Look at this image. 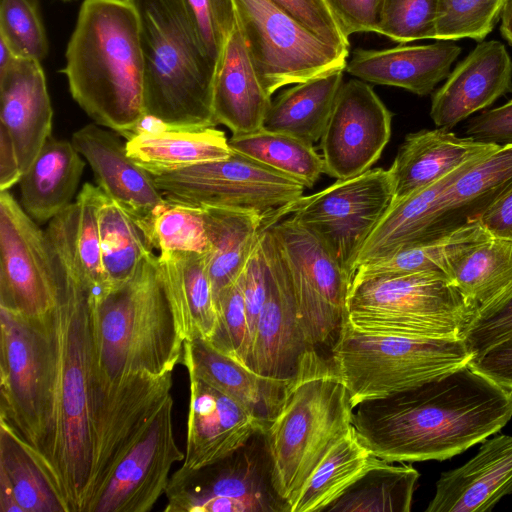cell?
Wrapping results in <instances>:
<instances>
[{"label": "cell", "mask_w": 512, "mask_h": 512, "mask_svg": "<svg viewBox=\"0 0 512 512\" xmlns=\"http://www.w3.org/2000/svg\"><path fill=\"white\" fill-rule=\"evenodd\" d=\"M128 1L139 19L146 116L170 129L218 125L213 112L217 64L205 51L183 1Z\"/></svg>", "instance_id": "cell-5"}, {"label": "cell", "mask_w": 512, "mask_h": 512, "mask_svg": "<svg viewBox=\"0 0 512 512\" xmlns=\"http://www.w3.org/2000/svg\"><path fill=\"white\" fill-rule=\"evenodd\" d=\"M170 395L107 481L86 512H148L165 494L170 470L185 454L176 444Z\"/></svg>", "instance_id": "cell-17"}, {"label": "cell", "mask_w": 512, "mask_h": 512, "mask_svg": "<svg viewBox=\"0 0 512 512\" xmlns=\"http://www.w3.org/2000/svg\"><path fill=\"white\" fill-rule=\"evenodd\" d=\"M384 0H325L343 33H377Z\"/></svg>", "instance_id": "cell-53"}, {"label": "cell", "mask_w": 512, "mask_h": 512, "mask_svg": "<svg viewBox=\"0 0 512 512\" xmlns=\"http://www.w3.org/2000/svg\"><path fill=\"white\" fill-rule=\"evenodd\" d=\"M479 222L491 236L512 240V189L490 206Z\"/></svg>", "instance_id": "cell-56"}, {"label": "cell", "mask_w": 512, "mask_h": 512, "mask_svg": "<svg viewBox=\"0 0 512 512\" xmlns=\"http://www.w3.org/2000/svg\"><path fill=\"white\" fill-rule=\"evenodd\" d=\"M505 1L438 0L434 40L483 41L501 18Z\"/></svg>", "instance_id": "cell-44"}, {"label": "cell", "mask_w": 512, "mask_h": 512, "mask_svg": "<svg viewBox=\"0 0 512 512\" xmlns=\"http://www.w3.org/2000/svg\"><path fill=\"white\" fill-rule=\"evenodd\" d=\"M330 352L353 408L442 377L473 360L462 338L370 333L346 322Z\"/></svg>", "instance_id": "cell-7"}, {"label": "cell", "mask_w": 512, "mask_h": 512, "mask_svg": "<svg viewBox=\"0 0 512 512\" xmlns=\"http://www.w3.org/2000/svg\"><path fill=\"white\" fill-rule=\"evenodd\" d=\"M46 315L26 318L0 308V418L42 461L52 407V347Z\"/></svg>", "instance_id": "cell-9"}, {"label": "cell", "mask_w": 512, "mask_h": 512, "mask_svg": "<svg viewBox=\"0 0 512 512\" xmlns=\"http://www.w3.org/2000/svg\"><path fill=\"white\" fill-rule=\"evenodd\" d=\"M16 58L11 49L0 40V74L6 71Z\"/></svg>", "instance_id": "cell-60"}, {"label": "cell", "mask_w": 512, "mask_h": 512, "mask_svg": "<svg viewBox=\"0 0 512 512\" xmlns=\"http://www.w3.org/2000/svg\"><path fill=\"white\" fill-rule=\"evenodd\" d=\"M511 338L512 298L493 310L476 315L462 337L473 360Z\"/></svg>", "instance_id": "cell-51"}, {"label": "cell", "mask_w": 512, "mask_h": 512, "mask_svg": "<svg viewBox=\"0 0 512 512\" xmlns=\"http://www.w3.org/2000/svg\"><path fill=\"white\" fill-rule=\"evenodd\" d=\"M98 220L102 265L108 290L130 279L152 248L140 226L103 192Z\"/></svg>", "instance_id": "cell-41"}, {"label": "cell", "mask_w": 512, "mask_h": 512, "mask_svg": "<svg viewBox=\"0 0 512 512\" xmlns=\"http://www.w3.org/2000/svg\"><path fill=\"white\" fill-rule=\"evenodd\" d=\"M343 84V70L294 84L272 101L262 129L313 145L324 133Z\"/></svg>", "instance_id": "cell-34"}, {"label": "cell", "mask_w": 512, "mask_h": 512, "mask_svg": "<svg viewBox=\"0 0 512 512\" xmlns=\"http://www.w3.org/2000/svg\"><path fill=\"white\" fill-rule=\"evenodd\" d=\"M154 181L172 203L249 210L262 215L270 227L287 215L305 188L293 178L234 150L226 159L154 176Z\"/></svg>", "instance_id": "cell-10"}, {"label": "cell", "mask_w": 512, "mask_h": 512, "mask_svg": "<svg viewBox=\"0 0 512 512\" xmlns=\"http://www.w3.org/2000/svg\"><path fill=\"white\" fill-rule=\"evenodd\" d=\"M261 244L268 292L250 342L246 365L266 377L290 379L305 352L314 348L305 337L289 271L270 227L262 232Z\"/></svg>", "instance_id": "cell-19"}, {"label": "cell", "mask_w": 512, "mask_h": 512, "mask_svg": "<svg viewBox=\"0 0 512 512\" xmlns=\"http://www.w3.org/2000/svg\"><path fill=\"white\" fill-rule=\"evenodd\" d=\"M62 1H64V2H70V1H74V0H62Z\"/></svg>", "instance_id": "cell-61"}, {"label": "cell", "mask_w": 512, "mask_h": 512, "mask_svg": "<svg viewBox=\"0 0 512 512\" xmlns=\"http://www.w3.org/2000/svg\"><path fill=\"white\" fill-rule=\"evenodd\" d=\"M0 512H22L10 481L3 470L0 469Z\"/></svg>", "instance_id": "cell-58"}, {"label": "cell", "mask_w": 512, "mask_h": 512, "mask_svg": "<svg viewBox=\"0 0 512 512\" xmlns=\"http://www.w3.org/2000/svg\"><path fill=\"white\" fill-rule=\"evenodd\" d=\"M71 142L89 163L102 192L140 228L169 203L154 176L134 162L125 144L100 125H85L73 133Z\"/></svg>", "instance_id": "cell-20"}, {"label": "cell", "mask_w": 512, "mask_h": 512, "mask_svg": "<svg viewBox=\"0 0 512 512\" xmlns=\"http://www.w3.org/2000/svg\"><path fill=\"white\" fill-rule=\"evenodd\" d=\"M18 157L10 137L0 130V189L9 190L22 178Z\"/></svg>", "instance_id": "cell-57"}, {"label": "cell", "mask_w": 512, "mask_h": 512, "mask_svg": "<svg viewBox=\"0 0 512 512\" xmlns=\"http://www.w3.org/2000/svg\"><path fill=\"white\" fill-rule=\"evenodd\" d=\"M438 0H384L377 34L405 44L435 38Z\"/></svg>", "instance_id": "cell-48"}, {"label": "cell", "mask_w": 512, "mask_h": 512, "mask_svg": "<svg viewBox=\"0 0 512 512\" xmlns=\"http://www.w3.org/2000/svg\"><path fill=\"white\" fill-rule=\"evenodd\" d=\"M309 31L338 51L349 55V38L343 33L325 0H270Z\"/></svg>", "instance_id": "cell-50"}, {"label": "cell", "mask_w": 512, "mask_h": 512, "mask_svg": "<svg viewBox=\"0 0 512 512\" xmlns=\"http://www.w3.org/2000/svg\"><path fill=\"white\" fill-rule=\"evenodd\" d=\"M190 396L183 466L200 469L235 452L267 424L239 402L189 375Z\"/></svg>", "instance_id": "cell-21"}, {"label": "cell", "mask_w": 512, "mask_h": 512, "mask_svg": "<svg viewBox=\"0 0 512 512\" xmlns=\"http://www.w3.org/2000/svg\"><path fill=\"white\" fill-rule=\"evenodd\" d=\"M381 458L324 512H409L419 472Z\"/></svg>", "instance_id": "cell-40"}, {"label": "cell", "mask_w": 512, "mask_h": 512, "mask_svg": "<svg viewBox=\"0 0 512 512\" xmlns=\"http://www.w3.org/2000/svg\"><path fill=\"white\" fill-rule=\"evenodd\" d=\"M378 459L352 428L326 453L290 504L289 512H324Z\"/></svg>", "instance_id": "cell-39"}, {"label": "cell", "mask_w": 512, "mask_h": 512, "mask_svg": "<svg viewBox=\"0 0 512 512\" xmlns=\"http://www.w3.org/2000/svg\"><path fill=\"white\" fill-rule=\"evenodd\" d=\"M75 213L48 222L56 299L46 315L52 347V407L43 462L69 512H84L92 463L89 418L91 304L96 295L75 246Z\"/></svg>", "instance_id": "cell-1"}, {"label": "cell", "mask_w": 512, "mask_h": 512, "mask_svg": "<svg viewBox=\"0 0 512 512\" xmlns=\"http://www.w3.org/2000/svg\"><path fill=\"white\" fill-rule=\"evenodd\" d=\"M159 265L181 317L186 340H209L217 324L205 253L160 252Z\"/></svg>", "instance_id": "cell-36"}, {"label": "cell", "mask_w": 512, "mask_h": 512, "mask_svg": "<svg viewBox=\"0 0 512 512\" xmlns=\"http://www.w3.org/2000/svg\"><path fill=\"white\" fill-rule=\"evenodd\" d=\"M237 26L265 91L344 70L348 55L325 43L270 0H233Z\"/></svg>", "instance_id": "cell-11"}, {"label": "cell", "mask_w": 512, "mask_h": 512, "mask_svg": "<svg viewBox=\"0 0 512 512\" xmlns=\"http://www.w3.org/2000/svg\"><path fill=\"white\" fill-rule=\"evenodd\" d=\"M460 53L461 48L449 41L382 50L357 49L345 70L365 82L395 86L425 96L448 77Z\"/></svg>", "instance_id": "cell-26"}, {"label": "cell", "mask_w": 512, "mask_h": 512, "mask_svg": "<svg viewBox=\"0 0 512 512\" xmlns=\"http://www.w3.org/2000/svg\"><path fill=\"white\" fill-rule=\"evenodd\" d=\"M172 384V373L162 376L135 373L116 383H104L91 376L92 463L84 512L116 464L171 395Z\"/></svg>", "instance_id": "cell-15"}, {"label": "cell", "mask_w": 512, "mask_h": 512, "mask_svg": "<svg viewBox=\"0 0 512 512\" xmlns=\"http://www.w3.org/2000/svg\"><path fill=\"white\" fill-rule=\"evenodd\" d=\"M470 365L512 391V338L472 360Z\"/></svg>", "instance_id": "cell-55"}, {"label": "cell", "mask_w": 512, "mask_h": 512, "mask_svg": "<svg viewBox=\"0 0 512 512\" xmlns=\"http://www.w3.org/2000/svg\"><path fill=\"white\" fill-rule=\"evenodd\" d=\"M466 134L485 143L512 144V99L471 119Z\"/></svg>", "instance_id": "cell-54"}, {"label": "cell", "mask_w": 512, "mask_h": 512, "mask_svg": "<svg viewBox=\"0 0 512 512\" xmlns=\"http://www.w3.org/2000/svg\"><path fill=\"white\" fill-rule=\"evenodd\" d=\"M56 280L46 232L9 190L0 193V308L40 318L55 305Z\"/></svg>", "instance_id": "cell-16"}, {"label": "cell", "mask_w": 512, "mask_h": 512, "mask_svg": "<svg viewBox=\"0 0 512 512\" xmlns=\"http://www.w3.org/2000/svg\"><path fill=\"white\" fill-rule=\"evenodd\" d=\"M512 391L470 363L442 377L353 408L363 445L388 462L446 460L499 432Z\"/></svg>", "instance_id": "cell-2"}, {"label": "cell", "mask_w": 512, "mask_h": 512, "mask_svg": "<svg viewBox=\"0 0 512 512\" xmlns=\"http://www.w3.org/2000/svg\"><path fill=\"white\" fill-rule=\"evenodd\" d=\"M392 198L389 169L377 167L300 197L287 215L317 236L353 280L357 255Z\"/></svg>", "instance_id": "cell-14"}, {"label": "cell", "mask_w": 512, "mask_h": 512, "mask_svg": "<svg viewBox=\"0 0 512 512\" xmlns=\"http://www.w3.org/2000/svg\"><path fill=\"white\" fill-rule=\"evenodd\" d=\"M512 92V59L500 41H481L433 94L430 116L451 129Z\"/></svg>", "instance_id": "cell-22"}, {"label": "cell", "mask_w": 512, "mask_h": 512, "mask_svg": "<svg viewBox=\"0 0 512 512\" xmlns=\"http://www.w3.org/2000/svg\"><path fill=\"white\" fill-rule=\"evenodd\" d=\"M230 148L244 154L311 188L325 173L323 157L313 145L295 137L260 129L246 134H233Z\"/></svg>", "instance_id": "cell-42"}, {"label": "cell", "mask_w": 512, "mask_h": 512, "mask_svg": "<svg viewBox=\"0 0 512 512\" xmlns=\"http://www.w3.org/2000/svg\"><path fill=\"white\" fill-rule=\"evenodd\" d=\"M474 308L440 272L352 281L345 322L354 329L424 338H462Z\"/></svg>", "instance_id": "cell-8"}, {"label": "cell", "mask_w": 512, "mask_h": 512, "mask_svg": "<svg viewBox=\"0 0 512 512\" xmlns=\"http://www.w3.org/2000/svg\"><path fill=\"white\" fill-rule=\"evenodd\" d=\"M500 31L502 36L512 45V0H506L501 14Z\"/></svg>", "instance_id": "cell-59"}, {"label": "cell", "mask_w": 512, "mask_h": 512, "mask_svg": "<svg viewBox=\"0 0 512 512\" xmlns=\"http://www.w3.org/2000/svg\"><path fill=\"white\" fill-rule=\"evenodd\" d=\"M101 195L102 191L98 186L85 183L75 201V246L96 295L107 289L102 265L98 220Z\"/></svg>", "instance_id": "cell-46"}, {"label": "cell", "mask_w": 512, "mask_h": 512, "mask_svg": "<svg viewBox=\"0 0 512 512\" xmlns=\"http://www.w3.org/2000/svg\"><path fill=\"white\" fill-rule=\"evenodd\" d=\"M260 431L229 456L200 469L183 465L169 479L165 512H289L272 481Z\"/></svg>", "instance_id": "cell-12"}, {"label": "cell", "mask_w": 512, "mask_h": 512, "mask_svg": "<svg viewBox=\"0 0 512 512\" xmlns=\"http://www.w3.org/2000/svg\"><path fill=\"white\" fill-rule=\"evenodd\" d=\"M451 279L475 316L501 306L512 298V240L491 236L478 244L454 266Z\"/></svg>", "instance_id": "cell-37"}, {"label": "cell", "mask_w": 512, "mask_h": 512, "mask_svg": "<svg viewBox=\"0 0 512 512\" xmlns=\"http://www.w3.org/2000/svg\"><path fill=\"white\" fill-rule=\"evenodd\" d=\"M285 259L310 347L329 349L346 320L352 277L323 242L293 217L270 227Z\"/></svg>", "instance_id": "cell-13"}, {"label": "cell", "mask_w": 512, "mask_h": 512, "mask_svg": "<svg viewBox=\"0 0 512 512\" xmlns=\"http://www.w3.org/2000/svg\"><path fill=\"white\" fill-rule=\"evenodd\" d=\"M271 102V96L263 88L236 26L226 42L215 74V119L233 134L255 132L262 129Z\"/></svg>", "instance_id": "cell-29"}, {"label": "cell", "mask_w": 512, "mask_h": 512, "mask_svg": "<svg viewBox=\"0 0 512 512\" xmlns=\"http://www.w3.org/2000/svg\"><path fill=\"white\" fill-rule=\"evenodd\" d=\"M511 189L512 144L499 145L444 190L439 217L441 232L479 221Z\"/></svg>", "instance_id": "cell-33"}, {"label": "cell", "mask_w": 512, "mask_h": 512, "mask_svg": "<svg viewBox=\"0 0 512 512\" xmlns=\"http://www.w3.org/2000/svg\"><path fill=\"white\" fill-rule=\"evenodd\" d=\"M488 154L463 164L455 171L409 197L397 203H391L361 247L355 261V271L362 263L446 234L442 233L439 228L444 190Z\"/></svg>", "instance_id": "cell-28"}, {"label": "cell", "mask_w": 512, "mask_h": 512, "mask_svg": "<svg viewBox=\"0 0 512 512\" xmlns=\"http://www.w3.org/2000/svg\"><path fill=\"white\" fill-rule=\"evenodd\" d=\"M0 469L7 475L22 512H69L38 452L0 418Z\"/></svg>", "instance_id": "cell-38"}, {"label": "cell", "mask_w": 512, "mask_h": 512, "mask_svg": "<svg viewBox=\"0 0 512 512\" xmlns=\"http://www.w3.org/2000/svg\"><path fill=\"white\" fill-rule=\"evenodd\" d=\"M207 235L205 258L214 297L240 277L262 232L269 228L260 214L231 207L203 206Z\"/></svg>", "instance_id": "cell-31"}, {"label": "cell", "mask_w": 512, "mask_h": 512, "mask_svg": "<svg viewBox=\"0 0 512 512\" xmlns=\"http://www.w3.org/2000/svg\"><path fill=\"white\" fill-rule=\"evenodd\" d=\"M490 237L479 221L471 222L431 241L362 263L353 281L421 272H440L451 279L454 266Z\"/></svg>", "instance_id": "cell-35"}, {"label": "cell", "mask_w": 512, "mask_h": 512, "mask_svg": "<svg viewBox=\"0 0 512 512\" xmlns=\"http://www.w3.org/2000/svg\"><path fill=\"white\" fill-rule=\"evenodd\" d=\"M53 109L39 60L17 57L0 74V130L11 139L22 175L51 137Z\"/></svg>", "instance_id": "cell-23"}, {"label": "cell", "mask_w": 512, "mask_h": 512, "mask_svg": "<svg viewBox=\"0 0 512 512\" xmlns=\"http://www.w3.org/2000/svg\"><path fill=\"white\" fill-rule=\"evenodd\" d=\"M90 329L91 374L99 381L172 373L186 337L158 256L149 253L130 279L94 295Z\"/></svg>", "instance_id": "cell-4"}, {"label": "cell", "mask_w": 512, "mask_h": 512, "mask_svg": "<svg viewBox=\"0 0 512 512\" xmlns=\"http://www.w3.org/2000/svg\"><path fill=\"white\" fill-rule=\"evenodd\" d=\"M348 389L331 358L309 349L264 435L278 496L290 504L326 453L352 428Z\"/></svg>", "instance_id": "cell-6"}, {"label": "cell", "mask_w": 512, "mask_h": 512, "mask_svg": "<svg viewBox=\"0 0 512 512\" xmlns=\"http://www.w3.org/2000/svg\"><path fill=\"white\" fill-rule=\"evenodd\" d=\"M392 113L360 79L343 83L320 139L325 173L337 180L371 169L391 136Z\"/></svg>", "instance_id": "cell-18"}, {"label": "cell", "mask_w": 512, "mask_h": 512, "mask_svg": "<svg viewBox=\"0 0 512 512\" xmlns=\"http://www.w3.org/2000/svg\"><path fill=\"white\" fill-rule=\"evenodd\" d=\"M81 156L72 142L51 136L24 173L20 203L36 222H49L72 204L85 168Z\"/></svg>", "instance_id": "cell-30"}, {"label": "cell", "mask_w": 512, "mask_h": 512, "mask_svg": "<svg viewBox=\"0 0 512 512\" xmlns=\"http://www.w3.org/2000/svg\"><path fill=\"white\" fill-rule=\"evenodd\" d=\"M499 145L459 137L445 128L409 133L389 168L397 203L432 185L463 164L494 151Z\"/></svg>", "instance_id": "cell-25"}, {"label": "cell", "mask_w": 512, "mask_h": 512, "mask_svg": "<svg viewBox=\"0 0 512 512\" xmlns=\"http://www.w3.org/2000/svg\"><path fill=\"white\" fill-rule=\"evenodd\" d=\"M181 363L189 375L239 402L267 426L280 408L292 380L260 375L201 337L185 341Z\"/></svg>", "instance_id": "cell-27"}, {"label": "cell", "mask_w": 512, "mask_h": 512, "mask_svg": "<svg viewBox=\"0 0 512 512\" xmlns=\"http://www.w3.org/2000/svg\"><path fill=\"white\" fill-rule=\"evenodd\" d=\"M0 40L16 57L41 61L47 56L48 40L33 0H1Z\"/></svg>", "instance_id": "cell-45"}, {"label": "cell", "mask_w": 512, "mask_h": 512, "mask_svg": "<svg viewBox=\"0 0 512 512\" xmlns=\"http://www.w3.org/2000/svg\"><path fill=\"white\" fill-rule=\"evenodd\" d=\"M512 494V435L482 442L462 466L444 472L426 512H485Z\"/></svg>", "instance_id": "cell-24"}, {"label": "cell", "mask_w": 512, "mask_h": 512, "mask_svg": "<svg viewBox=\"0 0 512 512\" xmlns=\"http://www.w3.org/2000/svg\"><path fill=\"white\" fill-rule=\"evenodd\" d=\"M225 133L215 127L198 130L165 128L138 132L126 143L128 156L153 176L200 163L228 158L232 149Z\"/></svg>", "instance_id": "cell-32"}, {"label": "cell", "mask_w": 512, "mask_h": 512, "mask_svg": "<svg viewBox=\"0 0 512 512\" xmlns=\"http://www.w3.org/2000/svg\"><path fill=\"white\" fill-rule=\"evenodd\" d=\"M240 280L248 319L250 346L268 292L267 267L261 237L245 264Z\"/></svg>", "instance_id": "cell-52"}, {"label": "cell", "mask_w": 512, "mask_h": 512, "mask_svg": "<svg viewBox=\"0 0 512 512\" xmlns=\"http://www.w3.org/2000/svg\"><path fill=\"white\" fill-rule=\"evenodd\" d=\"M69 91L98 125L129 138L146 117L144 60L128 0H84L66 53Z\"/></svg>", "instance_id": "cell-3"}, {"label": "cell", "mask_w": 512, "mask_h": 512, "mask_svg": "<svg viewBox=\"0 0 512 512\" xmlns=\"http://www.w3.org/2000/svg\"><path fill=\"white\" fill-rule=\"evenodd\" d=\"M152 249L160 252H199L207 249V235L201 207L169 201L142 228Z\"/></svg>", "instance_id": "cell-43"}, {"label": "cell", "mask_w": 512, "mask_h": 512, "mask_svg": "<svg viewBox=\"0 0 512 512\" xmlns=\"http://www.w3.org/2000/svg\"><path fill=\"white\" fill-rule=\"evenodd\" d=\"M200 41L217 64L226 42L237 26L233 0H182Z\"/></svg>", "instance_id": "cell-49"}, {"label": "cell", "mask_w": 512, "mask_h": 512, "mask_svg": "<svg viewBox=\"0 0 512 512\" xmlns=\"http://www.w3.org/2000/svg\"><path fill=\"white\" fill-rule=\"evenodd\" d=\"M215 304L217 324L207 341L246 365L250 337L240 277L218 294Z\"/></svg>", "instance_id": "cell-47"}]
</instances>
